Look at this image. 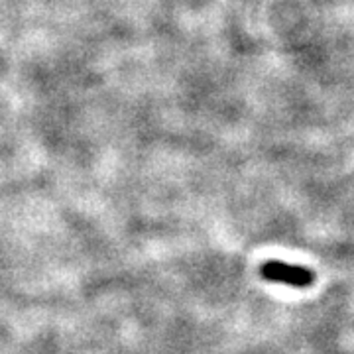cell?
I'll list each match as a JSON object with an SVG mask.
<instances>
[{"label":"cell","mask_w":354,"mask_h":354,"mask_svg":"<svg viewBox=\"0 0 354 354\" xmlns=\"http://www.w3.org/2000/svg\"><path fill=\"white\" fill-rule=\"evenodd\" d=\"M262 278L276 283H286L293 288H309L315 281V274L301 266H291L279 260H268L260 268Z\"/></svg>","instance_id":"obj_1"}]
</instances>
